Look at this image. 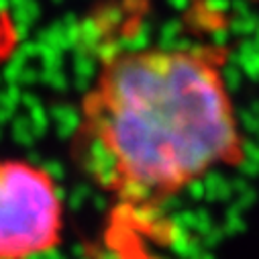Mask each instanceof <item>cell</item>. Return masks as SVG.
<instances>
[{
    "mask_svg": "<svg viewBox=\"0 0 259 259\" xmlns=\"http://www.w3.org/2000/svg\"><path fill=\"white\" fill-rule=\"evenodd\" d=\"M219 45L110 55L80 102L74 155L116 206L157 212L206 176L239 167L245 137Z\"/></svg>",
    "mask_w": 259,
    "mask_h": 259,
    "instance_id": "1",
    "label": "cell"
},
{
    "mask_svg": "<svg viewBox=\"0 0 259 259\" xmlns=\"http://www.w3.org/2000/svg\"><path fill=\"white\" fill-rule=\"evenodd\" d=\"M63 198L55 178L25 159H0V259H35L63 239Z\"/></svg>",
    "mask_w": 259,
    "mask_h": 259,
    "instance_id": "2",
    "label": "cell"
},
{
    "mask_svg": "<svg viewBox=\"0 0 259 259\" xmlns=\"http://www.w3.org/2000/svg\"><path fill=\"white\" fill-rule=\"evenodd\" d=\"M163 245L165 229L155 212L114 206L92 259H176Z\"/></svg>",
    "mask_w": 259,
    "mask_h": 259,
    "instance_id": "3",
    "label": "cell"
},
{
    "mask_svg": "<svg viewBox=\"0 0 259 259\" xmlns=\"http://www.w3.org/2000/svg\"><path fill=\"white\" fill-rule=\"evenodd\" d=\"M19 43H21V31L15 17L9 11L0 9V66L17 53Z\"/></svg>",
    "mask_w": 259,
    "mask_h": 259,
    "instance_id": "4",
    "label": "cell"
}]
</instances>
